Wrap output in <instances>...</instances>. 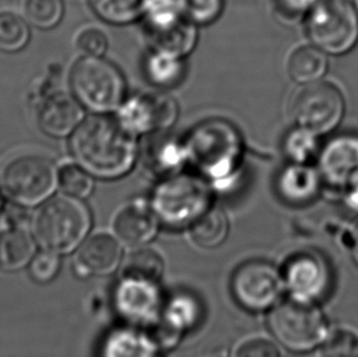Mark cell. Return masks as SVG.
<instances>
[{
  "instance_id": "obj_21",
  "label": "cell",
  "mask_w": 358,
  "mask_h": 357,
  "mask_svg": "<svg viewBox=\"0 0 358 357\" xmlns=\"http://www.w3.org/2000/svg\"><path fill=\"white\" fill-rule=\"evenodd\" d=\"M148 83L159 90H170L181 83L186 74L185 59L150 48L143 63Z\"/></svg>"
},
{
  "instance_id": "obj_42",
  "label": "cell",
  "mask_w": 358,
  "mask_h": 357,
  "mask_svg": "<svg viewBox=\"0 0 358 357\" xmlns=\"http://www.w3.org/2000/svg\"><path fill=\"white\" fill-rule=\"evenodd\" d=\"M352 4L355 5V8L358 10V0H350Z\"/></svg>"
},
{
  "instance_id": "obj_17",
  "label": "cell",
  "mask_w": 358,
  "mask_h": 357,
  "mask_svg": "<svg viewBox=\"0 0 358 357\" xmlns=\"http://www.w3.org/2000/svg\"><path fill=\"white\" fill-rule=\"evenodd\" d=\"M323 185L318 168L301 163H289L279 172L275 180L278 196L295 207L307 206L315 201Z\"/></svg>"
},
{
  "instance_id": "obj_20",
  "label": "cell",
  "mask_w": 358,
  "mask_h": 357,
  "mask_svg": "<svg viewBox=\"0 0 358 357\" xmlns=\"http://www.w3.org/2000/svg\"><path fill=\"white\" fill-rule=\"evenodd\" d=\"M160 350L145 332L129 327L108 334L101 348V357H165Z\"/></svg>"
},
{
  "instance_id": "obj_36",
  "label": "cell",
  "mask_w": 358,
  "mask_h": 357,
  "mask_svg": "<svg viewBox=\"0 0 358 357\" xmlns=\"http://www.w3.org/2000/svg\"><path fill=\"white\" fill-rule=\"evenodd\" d=\"M75 46L83 57H104L109 48V39L103 29L87 26L78 31Z\"/></svg>"
},
{
  "instance_id": "obj_39",
  "label": "cell",
  "mask_w": 358,
  "mask_h": 357,
  "mask_svg": "<svg viewBox=\"0 0 358 357\" xmlns=\"http://www.w3.org/2000/svg\"><path fill=\"white\" fill-rule=\"evenodd\" d=\"M236 357H281L275 344L263 338L251 339L238 349Z\"/></svg>"
},
{
  "instance_id": "obj_40",
  "label": "cell",
  "mask_w": 358,
  "mask_h": 357,
  "mask_svg": "<svg viewBox=\"0 0 358 357\" xmlns=\"http://www.w3.org/2000/svg\"><path fill=\"white\" fill-rule=\"evenodd\" d=\"M351 250L354 253L355 261L358 263V223L351 234Z\"/></svg>"
},
{
  "instance_id": "obj_23",
  "label": "cell",
  "mask_w": 358,
  "mask_h": 357,
  "mask_svg": "<svg viewBox=\"0 0 358 357\" xmlns=\"http://www.w3.org/2000/svg\"><path fill=\"white\" fill-rule=\"evenodd\" d=\"M201 317L202 307L197 299L192 295L180 293L163 306L158 322L170 332L182 337L186 330L194 328L199 324Z\"/></svg>"
},
{
  "instance_id": "obj_41",
  "label": "cell",
  "mask_w": 358,
  "mask_h": 357,
  "mask_svg": "<svg viewBox=\"0 0 358 357\" xmlns=\"http://www.w3.org/2000/svg\"><path fill=\"white\" fill-rule=\"evenodd\" d=\"M4 196L5 193L3 191V188H1V183H0V212L3 211V208H4Z\"/></svg>"
},
{
  "instance_id": "obj_3",
  "label": "cell",
  "mask_w": 358,
  "mask_h": 357,
  "mask_svg": "<svg viewBox=\"0 0 358 357\" xmlns=\"http://www.w3.org/2000/svg\"><path fill=\"white\" fill-rule=\"evenodd\" d=\"M212 204V185L197 173L186 170L157 181L150 198L157 219L173 229L191 227Z\"/></svg>"
},
{
  "instance_id": "obj_27",
  "label": "cell",
  "mask_w": 358,
  "mask_h": 357,
  "mask_svg": "<svg viewBox=\"0 0 358 357\" xmlns=\"http://www.w3.org/2000/svg\"><path fill=\"white\" fill-rule=\"evenodd\" d=\"M185 19L180 0H145L142 20L147 34L171 29Z\"/></svg>"
},
{
  "instance_id": "obj_19",
  "label": "cell",
  "mask_w": 358,
  "mask_h": 357,
  "mask_svg": "<svg viewBox=\"0 0 358 357\" xmlns=\"http://www.w3.org/2000/svg\"><path fill=\"white\" fill-rule=\"evenodd\" d=\"M120 260L119 242L107 234H97L80 248L75 267L78 274L107 275L117 270Z\"/></svg>"
},
{
  "instance_id": "obj_18",
  "label": "cell",
  "mask_w": 358,
  "mask_h": 357,
  "mask_svg": "<svg viewBox=\"0 0 358 357\" xmlns=\"http://www.w3.org/2000/svg\"><path fill=\"white\" fill-rule=\"evenodd\" d=\"M158 223L152 208L142 202L130 203L117 213L114 219V232L121 244L142 246L155 237Z\"/></svg>"
},
{
  "instance_id": "obj_22",
  "label": "cell",
  "mask_w": 358,
  "mask_h": 357,
  "mask_svg": "<svg viewBox=\"0 0 358 357\" xmlns=\"http://www.w3.org/2000/svg\"><path fill=\"white\" fill-rule=\"evenodd\" d=\"M34 256V239L24 227H8L0 232V270H21Z\"/></svg>"
},
{
  "instance_id": "obj_24",
  "label": "cell",
  "mask_w": 358,
  "mask_h": 357,
  "mask_svg": "<svg viewBox=\"0 0 358 357\" xmlns=\"http://www.w3.org/2000/svg\"><path fill=\"white\" fill-rule=\"evenodd\" d=\"M199 26L187 19L171 29L158 34H147L150 48L163 50L180 58L186 59L194 52L199 42Z\"/></svg>"
},
{
  "instance_id": "obj_34",
  "label": "cell",
  "mask_w": 358,
  "mask_h": 357,
  "mask_svg": "<svg viewBox=\"0 0 358 357\" xmlns=\"http://www.w3.org/2000/svg\"><path fill=\"white\" fill-rule=\"evenodd\" d=\"M185 18L197 26L213 24L223 13L225 0H180Z\"/></svg>"
},
{
  "instance_id": "obj_35",
  "label": "cell",
  "mask_w": 358,
  "mask_h": 357,
  "mask_svg": "<svg viewBox=\"0 0 358 357\" xmlns=\"http://www.w3.org/2000/svg\"><path fill=\"white\" fill-rule=\"evenodd\" d=\"M322 357H358V334L338 329L322 344Z\"/></svg>"
},
{
  "instance_id": "obj_26",
  "label": "cell",
  "mask_w": 358,
  "mask_h": 357,
  "mask_svg": "<svg viewBox=\"0 0 358 357\" xmlns=\"http://www.w3.org/2000/svg\"><path fill=\"white\" fill-rule=\"evenodd\" d=\"M189 227L191 237L197 246L214 248L219 246L228 235V218L222 209L210 207Z\"/></svg>"
},
{
  "instance_id": "obj_38",
  "label": "cell",
  "mask_w": 358,
  "mask_h": 357,
  "mask_svg": "<svg viewBox=\"0 0 358 357\" xmlns=\"http://www.w3.org/2000/svg\"><path fill=\"white\" fill-rule=\"evenodd\" d=\"M318 0H274L276 14L285 21H296L307 16Z\"/></svg>"
},
{
  "instance_id": "obj_33",
  "label": "cell",
  "mask_w": 358,
  "mask_h": 357,
  "mask_svg": "<svg viewBox=\"0 0 358 357\" xmlns=\"http://www.w3.org/2000/svg\"><path fill=\"white\" fill-rule=\"evenodd\" d=\"M59 188L64 195L85 200L94 190V178L76 162L66 163L59 168Z\"/></svg>"
},
{
  "instance_id": "obj_2",
  "label": "cell",
  "mask_w": 358,
  "mask_h": 357,
  "mask_svg": "<svg viewBox=\"0 0 358 357\" xmlns=\"http://www.w3.org/2000/svg\"><path fill=\"white\" fill-rule=\"evenodd\" d=\"M189 167L212 188H227L236 181L245 160V140L233 122L207 119L184 137Z\"/></svg>"
},
{
  "instance_id": "obj_11",
  "label": "cell",
  "mask_w": 358,
  "mask_h": 357,
  "mask_svg": "<svg viewBox=\"0 0 358 357\" xmlns=\"http://www.w3.org/2000/svg\"><path fill=\"white\" fill-rule=\"evenodd\" d=\"M230 288L234 298L243 309L261 312L275 306L284 281L280 272L271 262L251 260L234 272Z\"/></svg>"
},
{
  "instance_id": "obj_8",
  "label": "cell",
  "mask_w": 358,
  "mask_h": 357,
  "mask_svg": "<svg viewBox=\"0 0 358 357\" xmlns=\"http://www.w3.org/2000/svg\"><path fill=\"white\" fill-rule=\"evenodd\" d=\"M307 34L324 53H349L358 42V10L350 0H318L307 15Z\"/></svg>"
},
{
  "instance_id": "obj_30",
  "label": "cell",
  "mask_w": 358,
  "mask_h": 357,
  "mask_svg": "<svg viewBox=\"0 0 358 357\" xmlns=\"http://www.w3.org/2000/svg\"><path fill=\"white\" fill-rule=\"evenodd\" d=\"M318 137L308 129L295 125L286 134L282 142L284 155L290 163L310 164V160L320 155Z\"/></svg>"
},
{
  "instance_id": "obj_12",
  "label": "cell",
  "mask_w": 358,
  "mask_h": 357,
  "mask_svg": "<svg viewBox=\"0 0 358 357\" xmlns=\"http://www.w3.org/2000/svg\"><path fill=\"white\" fill-rule=\"evenodd\" d=\"M281 276L291 298L301 301L315 304L324 299L331 288V270L328 262L312 250L291 255L284 263Z\"/></svg>"
},
{
  "instance_id": "obj_9",
  "label": "cell",
  "mask_w": 358,
  "mask_h": 357,
  "mask_svg": "<svg viewBox=\"0 0 358 357\" xmlns=\"http://www.w3.org/2000/svg\"><path fill=\"white\" fill-rule=\"evenodd\" d=\"M345 113L343 93L335 85L324 81L302 85L296 92L290 106L295 125L325 135L335 130Z\"/></svg>"
},
{
  "instance_id": "obj_5",
  "label": "cell",
  "mask_w": 358,
  "mask_h": 357,
  "mask_svg": "<svg viewBox=\"0 0 358 357\" xmlns=\"http://www.w3.org/2000/svg\"><path fill=\"white\" fill-rule=\"evenodd\" d=\"M70 90L92 114L117 113L127 97L124 75L104 57L81 55L70 73Z\"/></svg>"
},
{
  "instance_id": "obj_4",
  "label": "cell",
  "mask_w": 358,
  "mask_h": 357,
  "mask_svg": "<svg viewBox=\"0 0 358 357\" xmlns=\"http://www.w3.org/2000/svg\"><path fill=\"white\" fill-rule=\"evenodd\" d=\"M92 219L83 200L64 195L44 202L34 218V234L43 250L68 253L83 241Z\"/></svg>"
},
{
  "instance_id": "obj_6",
  "label": "cell",
  "mask_w": 358,
  "mask_h": 357,
  "mask_svg": "<svg viewBox=\"0 0 358 357\" xmlns=\"http://www.w3.org/2000/svg\"><path fill=\"white\" fill-rule=\"evenodd\" d=\"M268 327L279 343L297 353L318 348L329 335L323 312L313 302L294 298L273 307Z\"/></svg>"
},
{
  "instance_id": "obj_13",
  "label": "cell",
  "mask_w": 358,
  "mask_h": 357,
  "mask_svg": "<svg viewBox=\"0 0 358 357\" xmlns=\"http://www.w3.org/2000/svg\"><path fill=\"white\" fill-rule=\"evenodd\" d=\"M114 306L131 327L147 329L158 321L164 304L158 283L122 276L114 293Z\"/></svg>"
},
{
  "instance_id": "obj_1",
  "label": "cell",
  "mask_w": 358,
  "mask_h": 357,
  "mask_svg": "<svg viewBox=\"0 0 358 357\" xmlns=\"http://www.w3.org/2000/svg\"><path fill=\"white\" fill-rule=\"evenodd\" d=\"M138 137L109 114L85 118L73 135L69 148L73 162L93 178L115 180L129 174L138 162Z\"/></svg>"
},
{
  "instance_id": "obj_7",
  "label": "cell",
  "mask_w": 358,
  "mask_h": 357,
  "mask_svg": "<svg viewBox=\"0 0 358 357\" xmlns=\"http://www.w3.org/2000/svg\"><path fill=\"white\" fill-rule=\"evenodd\" d=\"M0 183L16 206H38L47 202L59 188V169L43 155H20L5 164Z\"/></svg>"
},
{
  "instance_id": "obj_14",
  "label": "cell",
  "mask_w": 358,
  "mask_h": 357,
  "mask_svg": "<svg viewBox=\"0 0 358 357\" xmlns=\"http://www.w3.org/2000/svg\"><path fill=\"white\" fill-rule=\"evenodd\" d=\"M145 146H140V162L147 176L157 181L179 174L189 167L184 139L165 132L145 136Z\"/></svg>"
},
{
  "instance_id": "obj_15",
  "label": "cell",
  "mask_w": 358,
  "mask_h": 357,
  "mask_svg": "<svg viewBox=\"0 0 358 357\" xmlns=\"http://www.w3.org/2000/svg\"><path fill=\"white\" fill-rule=\"evenodd\" d=\"M318 170L323 183L339 195L358 178V135L334 137L320 150Z\"/></svg>"
},
{
  "instance_id": "obj_37",
  "label": "cell",
  "mask_w": 358,
  "mask_h": 357,
  "mask_svg": "<svg viewBox=\"0 0 358 357\" xmlns=\"http://www.w3.org/2000/svg\"><path fill=\"white\" fill-rule=\"evenodd\" d=\"M60 258L58 253L48 250L38 252L29 262V274L39 284L49 283L58 275Z\"/></svg>"
},
{
  "instance_id": "obj_25",
  "label": "cell",
  "mask_w": 358,
  "mask_h": 357,
  "mask_svg": "<svg viewBox=\"0 0 358 357\" xmlns=\"http://www.w3.org/2000/svg\"><path fill=\"white\" fill-rule=\"evenodd\" d=\"M328 54L315 46L296 49L287 62V73L299 85L320 81L328 71Z\"/></svg>"
},
{
  "instance_id": "obj_31",
  "label": "cell",
  "mask_w": 358,
  "mask_h": 357,
  "mask_svg": "<svg viewBox=\"0 0 358 357\" xmlns=\"http://www.w3.org/2000/svg\"><path fill=\"white\" fill-rule=\"evenodd\" d=\"M29 38L31 29L27 20L14 13L0 14V50L20 52L29 44Z\"/></svg>"
},
{
  "instance_id": "obj_28",
  "label": "cell",
  "mask_w": 358,
  "mask_h": 357,
  "mask_svg": "<svg viewBox=\"0 0 358 357\" xmlns=\"http://www.w3.org/2000/svg\"><path fill=\"white\" fill-rule=\"evenodd\" d=\"M145 0H90L94 14L104 22L129 24L142 19Z\"/></svg>"
},
{
  "instance_id": "obj_32",
  "label": "cell",
  "mask_w": 358,
  "mask_h": 357,
  "mask_svg": "<svg viewBox=\"0 0 358 357\" xmlns=\"http://www.w3.org/2000/svg\"><path fill=\"white\" fill-rule=\"evenodd\" d=\"M24 19L39 29H52L64 18V0H24Z\"/></svg>"
},
{
  "instance_id": "obj_10",
  "label": "cell",
  "mask_w": 358,
  "mask_h": 357,
  "mask_svg": "<svg viewBox=\"0 0 358 357\" xmlns=\"http://www.w3.org/2000/svg\"><path fill=\"white\" fill-rule=\"evenodd\" d=\"M117 121L136 137L165 132L179 116V106L164 92H145L126 97L119 106Z\"/></svg>"
},
{
  "instance_id": "obj_16",
  "label": "cell",
  "mask_w": 358,
  "mask_h": 357,
  "mask_svg": "<svg viewBox=\"0 0 358 357\" xmlns=\"http://www.w3.org/2000/svg\"><path fill=\"white\" fill-rule=\"evenodd\" d=\"M85 118V108L71 92H49L39 102V129L50 137H70Z\"/></svg>"
},
{
  "instance_id": "obj_29",
  "label": "cell",
  "mask_w": 358,
  "mask_h": 357,
  "mask_svg": "<svg viewBox=\"0 0 358 357\" xmlns=\"http://www.w3.org/2000/svg\"><path fill=\"white\" fill-rule=\"evenodd\" d=\"M164 272V262L158 252L150 248H138L126 258L122 276L159 283Z\"/></svg>"
}]
</instances>
